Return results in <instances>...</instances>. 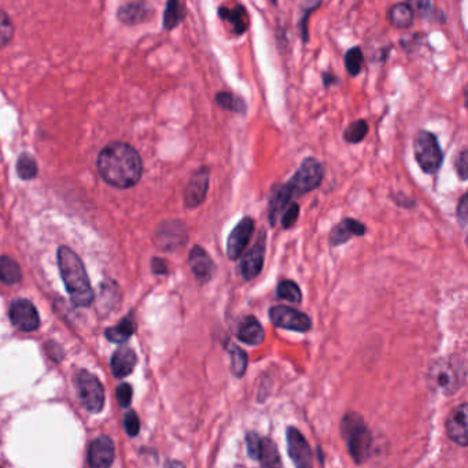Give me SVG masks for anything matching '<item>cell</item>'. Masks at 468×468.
<instances>
[{
    "label": "cell",
    "instance_id": "obj_23",
    "mask_svg": "<svg viewBox=\"0 0 468 468\" xmlns=\"http://www.w3.org/2000/svg\"><path fill=\"white\" fill-rule=\"evenodd\" d=\"M254 460L260 462V464L263 467H280L282 466V460H280L277 446L272 441L271 438L260 437Z\"/></svg>",
    "mask_w": 468,
    "mask_h": 468
},
{
    "label": "cell",
    "instance_id": "obj_35",
    "mask_svg": "<svg viewBox=\"0 0 468 468\" xmlns=\"http://www.w3.org/2000/svg\"><path fill=\"white\" fill-rule=\"evenodd\" d=\"M181 18H183V10L179 0H169L165 13V26L169 29L174 28L181 21Z\"/></svg>",
    "mask_w": 468,
    "mask_h": 468
},
{
    "label": "cell",
    "instance_id": "obj_33",
    "mask_svg": "<svg viewBox=\"0 0 468 468\" xmlns=\"http://www.w3.org/2000/svg\"><path fill=\"white\" fill-rule=\"evenodd\" d=\"M17 172L18 176L24 180H30L36 176L37 173V165L36 161L28 155V154H23L17 162Z\"/></svg>",
    "mask_w": 468,
    "mask_h": 468
},
{
    "label": "cell",
    "instance_id": "obj_16",
    "mask_svg": "<svg viewBox=\"0 0 468 468\" xmlns=\"http://www.w3.org/2000/svg\"><path fill=\"white\" fill-rule=\"evenodd\" d=\"M114 460V445L109 437H98L88 449V463L94 468L110 467Z\"/></svg>",
    "mask_w": 468,
    "mask_h": 468
},
{
    "label": "cell",
    "instance_id": "obj_12",
    "mask_svg": "<svg viewBox=\"0 0 468 468\" xmlns=\"http://www.w3.org/2000/svg\"><path fill=\"white\" fill-rule=\"evenodd\" d=\"M265 258V232L261 234V238L254 244V246L245 254L241 263V273L245 280L256 279L264 267Z\"/></svg>",
    "mask_w": 468,
    "mask_h": 468
},
{
    "label": "cell",
    "instance_id": "obj_20",
    "mask_svg": "<svg viewBox=\"0 0 468 468\" xmlns=\"http://www.w3.org/2000/svg\"><path fill=\"white\" fill-rule=\"evenodd\" d=\"M136 366V353L129 347H120L112 357V370L117 378L128 376Z\"/></svg>",
    "mask_w": 468,
    "mask_h": 468
},
{
    "label": "cell",
    "instance_id": "obj_4",
    "mask_svg": "<svg viewBox=\"0 0 468 468\" xmlns=\"http://www.w3.org/2000/svg\"><path fill=\"white\" fill-rule=\"evenodd\" d=\"M428 379L436 390L446 395H455L464 385V364L459 359H440L431 366Z\"/></svg>",
    "mask_w": 468,
    "mask_h": 468
},
{
    "label": "cell",
    "instance_id": "obj_37",
    "mask_svg": "<svg viewBox=\"0 0 468 468\" xmlns=\"http://www.w3.org/2000/svg\"><path fill=\"white\" fill-rule=\"evenodd\" d=\"M287 206L289 208L286 209L284 215L282 216V225L286 229L292 228L296 224V220H298V216H299V206L296 205V202H293V203L290 202Z\"/></svg>",
    "mask_w": 468,
    "mask_h": 468
},
{
    "label": "cell",
    "instance_id": "obj_26",
    "mask_svg": "<svg viewBox=\"0 0 468 468\" xmlns=\"http://www.w3.org/2000/svg\"><path fill=\"white\" fill-rule=\"evenodd\" d=\"M150 16V6L148 3H131L124 6L120 10V20L128 24H136L146 20Z\"/></svg>",
    "mask_w": 468,
    "mask_h": 468
},
{
    "label": "cell",
    "instance_id": "obj_30",
    "mask_svg": "<svg viewBox=\"0 0 468 468\" xmlns=\"http://www.w3.org/2000/svg\"><path fill=\"white\" fill-rule=\"evenodd\" d=\"M229 354H231V370H232V373L238 378L244 376L245 372H246L247 363H248L246 352L244 349L238 347V346L232 345L229 349Z\"/></svg>",
    "mask_w": 468,
    "mask_h": 468
},
{
    "label": "cell",
    "instance_id": "obj_32",
    "mask_svg": "<svg viewBox=\"0 0 468 468\" xmlns=\"http://www.w3.org/2000/svg\"><path fill=\"white\" fill-rule=\"evenodd\" d=\"M367 133H368V124L364 120H359L350 124L346 128L344 138L347 143H359L367 136Z\"/></svg>",
    "mask_w": 468,
    "mask_h": 468
},
{
    "label": "cell",
    "instance_id": "obj_9",
    "mask_svg": "<svg viewBox=\"0 0 468 468\" xmlns=\"http://www.w3.org/2000/svg\"><path fill=\"white\" fill-rule=\"evenodd\" d=\"M287 452L296 467L309 468L313 466L312 449L296 427L287 428Z\"/></svg>",
    "mask_w": 468,
    "mask_h": 468
},
{
    "label": "cell",
    "instance_id": "obj_39",
    "mask_svg": "<svg viewBox=\"0 0 468 468\" xmlns=\"http://www.w3.org/2000/svg\"><path fill=\"white\" fill-rule=\"evenodd\" d=\"M455 167H456V172L459 174V177L464 181L467 180L468 174V152L467 150H463L457 158H456V162H455Z\"/></svg>",
    "mask_w": 468,
    "mask_h": 468
},
{
    "label": "cell",
    "instance_id": "obj_44",
    "mask_svg": "<svg viewBox=\"0 0 468 468\" xmlns=\"http://www.w3.org/2000/svg\"><path fill=\"white\" fill-rule=\"evenodd\" d=\"M337 83V77L332 76L331 73H324L323 74V84L324 87H330L331 84H335Z\"/></svg>",
    "mask_w": 468,
    "mask_h": 468
},
{
    "label": "cell",
    "instance_id": "obj_11",
    "mask_svg": "<svg viewBox=\"0 0 468 468\" xmlns=\"http://www.w3.org/2000/svg\"><path fill=\"white\" fill-rule=\"evenodd\" d=\"M10 320L25 332L35 331L39 327V315L35 305L28 299H16L10 306Z\"/></svg>",
    "mask_w": 468,
    "mask_h": 468
},
{
    "label": "cell",
    "instance_id": "obj_27",
    "mask_svg": "<svg viewBox=\"0 0 468 468\" xmlns=\"http://www.w3.org/2000/svg\"><path fill=\"white\" fill-rule=\"evenodd\" d=\"M23 277L20 265L10 257H0V282L6 284L18 283Z\"/></svg>",
    "mask_w": 468,
    "mask_h": 468
},
{
    "label": "cell",
    "instance_id": "obj_1",
    "mask_svg": "<svg viewBox=\"0 0 468 468\" xmlns=\"http://www.w3.org/2000/svg\"><path fill=\"white\" fill-rule=\"evenodd\" d=\"M98 171L102 179L116 188H129L142 177V160L126 143H112L99 152Z\"/></svg>",
    "mask_w": 468,
    "mask_h": 468
},
{
    "label": "cell",
    "instance_id": "obj_18",
    "mask_svg": "<svg viewBox=\"0 0 468 468\" xmlns=\"http://www.w3.org/2000/svg\"><path fill=\"white\" fill-rule=\"evenodd\" d=\"M188 264L199 282H209L216 271V265L210 256L200 246H194L190 251Z\"/></svg>",
    "mask_w": 468,
    "mask_h": 468
},
{
    "label": "cell",
    "instance_id": "obj_41",
    "mask_svg": "<svg viewBox=\"0 0 468 468\" xmlns=\"http://www.w3.org/2000/svg\"><path fill=\"white\" fill-rule=\"evenodd\" d=\"M457 217L462 222V225L466 228V225H467V196H463L460 199V203L457 208Z\"/></svg>",
    "mask_w": 468,
    "mask_h": 468
},
{
    "label": "cell",
    "instance_id": "obj_28",
    "mask_svg": "<svg viewBox=\"0 0 468 468\" xmlns=\"http://www.w3.org/2000/svg\"><path fill=\"white\" fill-rule=\"evenodd\" d=\"M276 296L292 304H301L302 301L301 289L293 280H282L276 287Z\"/></svg>",
    "mask_w": 468,
    "mask_h": 468
},
{
    "label": "cell",
    "instance_id": "obj_38",
    "mask_svg": "<svg viewBox=\"0 0 468 468\" xmlns=\"http://www.w3.org/2000/svg\"><path fill=\"white\" fill-rule=\"evenodd\" d=\"M124 426H125V431L128 433V436L135 437L138 436L139 430H140V421L139 418L135 412H128L124 418Z\"/></svg>",
    "mask_w": 468,
    "mask_h": 468
},
{
    "label": "cell",
    "instance_id": "obj_29",
    "mask_svg": "<svg viewBox=\"0 0 468 468\" xmlns=\"http://www.w3.org/2000/svg\"><path fill=\"white\" fill-rule=\"evenodd\" d=\"M216 102L219 103V106L229 110L232 113H238V114H245L247 106L246 103L244 102V99L231 94V92H219L216 95Z\"/></svg>",
    "mask_w": 468,
    "mask_h": 468
},
{
    "label": "cell",
    "instance_id": "obj_42",
    "mask_svg": "<svg viewBox=\"0 0 468 468\" xmlns=\"http://www.w3.org/2000/svg\"><path fill=\"white\" fill-rule=\"evenodd\" d=\"M151 268H152V272H154V273H158V275H161V273H167V272H168L167 264H165L161 258H152V261H151Z\"/></svg>",
    "mask_w": 468,
    "mask_h": 468
},
{
    "label": "cell",
    "instance_id": "obj_40",
    "mask_svg": "<svg viewBox=\"0 0 468 468\" xmlns=\"http://www.w3.org/2000/svg\"><path fill=\"white\" fill-rule=\"evenodd\" d=\"M117 400L121 407H128L132 400V388L128 383H123L117 388Z\"/></svg>",
    "mask_w": 468,
    "mask_h": 468
},
{
    "label": "cell",
    "instance_id": "obj_10",
    "mask_svg": "<svg viewBox=\"0 0 468 468\" xmlns=\"http://www.w3.org/2000/svg\"><path fill=\"white\" fill-rule=\"evenodd\" d=\"M253 232H254V222L250 217H244L234 227V229L231 231L227 239V254L229 260L235 261L244 254Z\"/></svg>",
    "mask_w": 468,
    "mask_h": 468
},
{
    "label": "cell",
    "instance_id": "obj_34",
    "mask_svg": "<svg viewBox=\"0 0 468 468\" xmlns=\"http://www.w3.org/2000/svg\"><path fill=\"white\" fill-rule=\"evenodd\" d=\"M321 0H305L304 1V14L299 21V28H301V36L302 40L306 43L308 42V18L309 16L320 6Z\"/></svg>",
    "mask_w": 468,
    "mask_h": 468
},
{
    "label": "cell",
    "instance_id": "obj_19",
    "mask_svg": "<svg viewBox=\"0 0 468 468\" xmlns=\"http://www.w3.org/2000/svg\"><path fill=\"white\" fill-rule=\"evenodd\" d=\"M236 337L241 342L246 345L258 346L264 342L265 331L261 323L254 316H246L238 325Z\"/></svg>",
    "mask_w": 468,
    "mask_h": 468
},
{
    "label": "cell",
    "instance_id": "obj_21",
    "mask_svg": "<svg viewBox=\"0 0 468 468\" xmlns=\"http://www.w3.org/2000/svg\"><path fill=\"white\" fill-rule=\"evenodd\" d=\"M219 14L225 23L232 26L235 35L245 33L248 28V17L244 6L236 4L234 7H220Z\"/></svg>",
    "mask_w": 468,
    "mask_h": 468
},
{
    "label": "cell",
    "instance_id": "obj_2",
    "mask_svg": "<svg viewBox=\"0 0 468 468\" xmlns=\"http://www.w3.org/2000/svg\"><path fill=\"white\" fill-rule=\"evenodd\" d=\"M58 264L66 290L74 304L78 306L91 305L94 301V293L80 257L69 247H59Z\"/></svg>",
    "mask_w": 468,
    "mask_h": 468
},
{
    "label": "cell",
    "instance_id": "obj_3",
    "mask_svg": "<svg viewBox=\"0 0 468 468\" xmlns=\"http://www.w3.org/2000/svg\"><path fill=\"white\" fill-rule=\"evenodd\" d=\"M341 433L347 452L356 464H363L370 459L372 437L363 418L357 414H346L341 423Z\"/></svg>",
    "mask_w": 468,
    "mask_h": 468
},
{
    "label": "cell",
    "instance_id": "obj_7",
    "mask_svg": "<svg viewBox=\"0 0 468 468\" xmlns=\"http://www.w3.org/2000/svg\"><path fill=\"white\" fill-rule=\"evenodd\" d=\"M76 386L83 407L91 414L100 412L104 402V392L98 378L87 371H80L76 376Z\"/></svg>",
    "mask_w": 468,
    "mask_h": 468
},
{
    "label": "cell",
    "instance_id": "obj_6",
    "mask_svg": "<svg viewBox=\"0 0 468 468\" xmlns=\"http://www.w3.org/2000/svg\"><path fill=\"white\" fill-rule=\"evenodd\" d=\"M324 177V167L315 158L302 161L296 174L286 183L293 193V197H299L318 188Z\"/></svg>",
    "mask_w": 468,
    "mask_h": 468
},
{
    "label": "cell",
    "instance_id": "obj_13",
    "mask_svg": "<svg viewBox=\"0 0 468 468\" xmlns=\"http://www.w3.org/2000/svg\"><path fill=\"white\" fill-rule=\"evenodd\" d=\"M155 242L164 250H174L186 245L187 231L184 224L179 222H164L157 231Z\"/></svg>",
    "mask_w": 468,
    "mask_h": 468
},
{
    "label": "cell",
    "instance_id": "obj_36",
    "mask_svg": "<svg viewBox=\"0 0 468 468\" xmlns=\"http://www.w3.org/2000/svg\"><path fill=\"white\" fill-rule=\"evenodd\" d=\"M14 28L4 11H0V49L4 47L13 37Z\"/></svg>",
    "mask_w": 468,
    "mask_h": 468
},
{
    "label": "cell",
    "instance_id": "obj_15",
    "mask_svg": "<svg viewBox=\"0 0 468 468\" xmlns=\"http://www.w3.org/2000/svg\"><path fill=\"white\" fill-rule=\"evenodd\" d=\"M448 437L455 443L466 448L468 445L467 434V404L459 405L446 420Z\"/></svg>",
    "mask_w": 468,
    "mask_h": 468
},
{
    "label": "cell",
    "instance_id": "obj_5",
    "mask_svg": "<svg viewBox=\"0 0 468 468\" xmlns=\"http://www.w3.org/2000/svg\"><path fill=\"white\" fill-rule=\"evenodd\" d=\"M415 158L423 172L434 174L443 165L444 154L437 138L427 131H420L414 140Z\"/></svg>",
    "mask_w": 468,
    "mask_h": 468
},
{
    "label": "cell",
    "instance_id": "obj_17",
    "mask_svg": "<svg viewBox=\"0 0 468 468\" xmlns=\"http://www.w3.org/2000/svg\"><path fill=\"white\" fill-rule=\"evenodd\" d=\"M366 232L367 228L363 222L354 219H345L332 228L330 234V245L334 247L341 246L354 236L366 235Z\"/></svg>",
    "mask_w": 468,
    "mask_h": 468
},
{
    "label": "cell",
    "instance_id": "obj_31",
    "mask_svg": "<svg viewBox=\"0 0 468 468\" xmlns=\"http://www.w3.org/2000/svg\"><path fill=\"white\" fill-rule=\"evenodd\" d=\"M364 62V55L360 47H353L346 52L345 55V68L346 72L350 74L352 77L357 76L361 72Z\"/></svg>",
    "mask_w": 468,
    "mask_h": 468
},
{
    "label": "cell",
    "instance_id": "obj_22",
    "mask_svg": "<svg viewBox=\"0 0 468 468\" xmlns=\"http://www.w3.org/2000/svg\"><path fill=\"white\" fill-rule=\"evenodd\" d=\"M293 198H294L293 193L290 191L287 184L277 186L272 190L271 198H270V213H268V219H270L271 225L276 224L279 215L282 213V210L286 209V206L292 202Z\"/></svg>",
    "mask_w": 468,
    "mask_h": 468
},
{
    "label": "cell",
    "instance_id": "obj_24",
    "mask_svg": "<svg viewBox=\"0 0 468 468\" xmlns=\"http://www.w3.org/2000/svg\"><path fill=\"white\" fill-rule=\"evenodd\" d=\"M389 20L390 24L400 28V29H405L409 28L414 24V10L408 3H397L389 13Z\"/></svg>",
    "mask_w": 468,
    "mask_h": 468
},
{
    "label": "cell",
    "instance_id": "obj_45",
    "mask_svg": "<svg viewBox=\"0 0 468 468\" xmlns=\"http://www.w3.org/2000/svg\"><path fill=\"white\" fill-rule=\"evenodd\" d=\"M272 1H277V0H272Z\"/></svg>",
    "mask_w": 468,
    "mask_h": 468
},
{
    "label": "cell",
    "instance_id": "obj_14",
    "mask_svg": "<svg viewBox=\"0 0 468 468\" xmlns=\"http://www.w3.org/2000/svg\"><path fill=\"white\" fill-rule=\"evenodd\" d=\"M209 177L210 173L205 167L198 169L197 172L193 174L184 193V203L187 208L190 209L197 208L205 200L209 188Z\"/></svg>",
    "mask_w": 468,
    "mask_h": 468
},
{
    "label": "cell",
    "instance_id": "obj_25",
    "mask_svg": "<svg viewBox=\"0 0 468 468\" xmlns=\"http://www.w3.org/2000/svg\"><path fill=\"white\" fill-rule=\"evenodd\" d=\"M135 330H136V323H135L132 316H128L123 321H120L119 325H116L113 328H107L106 330V338L110 342L123 344V342L129 340V337L135 332Z\"/></svg>",
    "mask_w": 468,
    "mask_h": 468
},
{
    "label": "cell",
    "instance_id": "obj_43",
    "mask_svg": "<svg viewBox=\"0 0 468 468\" xmlns=\"http://www.w3.org/2000/svg\"><path fill=\"white\" fill-rule=\"evenodd\" d=\"M419 7L421 16H427L431 10V0H419Z\"/></svg>",
    "mask_w": 468,
    "mask_h": 468
},
{
    "label": "cell",
    "instance_id": "obj_8",
    "mask_svg": "<svg viewBox=\"0 0 468 468\" xmlns=\"http://www.w3.org/2000/svg\"><path fill=\"white\" fill-rule=\"evenodd\" d=\"M270 320L273 325L296 332H306L312 328V320L304 312L286 305H276L270 309Z\"/></svg>",
    "mask_w": 468,
    "mask_h": 468
}]
</instances>
